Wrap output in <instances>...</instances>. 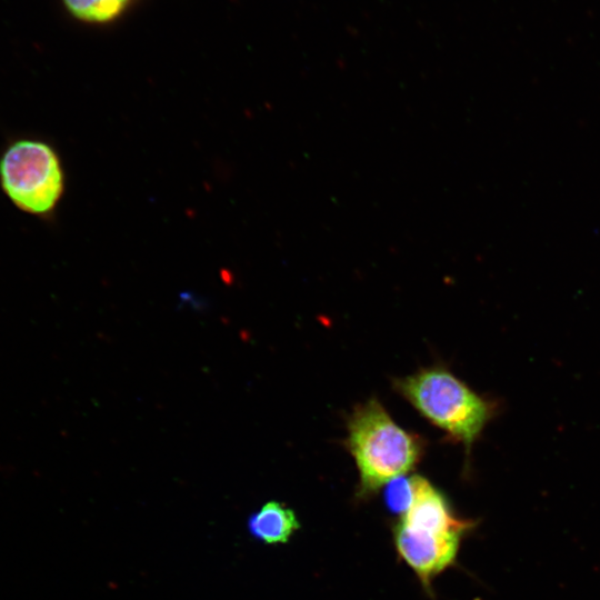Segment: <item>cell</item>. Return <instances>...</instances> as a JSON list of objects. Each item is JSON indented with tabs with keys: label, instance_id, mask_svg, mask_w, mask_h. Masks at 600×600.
<instances>
[{
	"label": "cell",
	"instance_id": "obj_1",
	"mask_svg": "<svg viewBox=\"0 0 600 600\" xmlns=\"http://www.w3.org/2000/svg\"><path fill=\"white\" fill-rule=\"evenodd\" d=\"M347 447L359 470L362 492L408 473L421 456V440L399 427L374 399L358 406L348 422Z\"/></svg>",
	"mask_w": 600,
	"mask_h": 600
},
{
	"label": "cell",
	"instance_id": "obj_2",
	"mask_svg": "<svg viewBox=\"0 0 600 600\" xmlns=\"http://www.w3.org/2000/svg\"><path fill=\"white\" fill-rule=\"evenodd\" d=\"M396 389L427 419L470 451L496 404L472 391L442 367H431L399 379Z\"/></svg>",
	"mask_w": 600,
	"mask_h": 600
},
{
	"label": "cell",
	"instance_id": "obj_3",
	"mask_svg": "<svg viewBox=\"0 0 600 600\" xmlns=\"http://www.w3.org/2000/svg\"><path fill=\"white\" fill-rule=\"evenodd\" d=\"M0 187L20 211L36 217L50 214L64 190L58 153L37 138L12 140L0 154Z\"/></svg>",
	"mask_w": 600,
	"mask_h": 600
},
{
	"label": "cell",
	"instance_id": "obj_4",
	"mask_svg": "<svg viewBox=\"0 0 600 600\" xmlns=\"http://www.w3.org/2000/svg\"><path fill=\"white\" fill-rule=\"evenodd\" d=\"M462 534L399 521L394 528V542L399 556L428 587L433 577L454 561Z\"/></svg>",
	"mask_w": 600,
	"mask_h": 600
},
{
	"label": "cell",
	"instance_id": "obj_5",
	"mask_svg": "<svg viewBox=\"0 0 600 600\" xmlns=\"http://www.w3.org/2000/svg\"><path fill=\"white\" fill-rule=\"evenodd\" d=\"M251 534L269 544L284 543L299 529L294 512L283 503L270 501L248 522Z\"/></svg>",
	"mask_w": 600,
	"mask_h": 600
},
{
	"label": "cell",
	"instance_id": "obj_6",
	"mask_svg": "<svg viewBox=\"0 0 600 600\" xmlns=\"http://www.w3.org/2000/svg\"><path fill=\"white\" fill-rule=\"evenodd\" d=\"M67 11L87 23H109L127 11L132 0H62Z\"/></svg>",
	"mask_w": 600,
	"mask_h": 600
},
{
	"label": "cell",
	"instance_id": "obj_7",
	"mask_svg": "<svg viewBox=\"0 0 600 600\" xmlns=\"http://www.w3.org/2000/svg\"><path fill=\"white\" fill-rule=\"evenodd\" d=\"M387 491L388 506L397 512L403 513L411 503L413 489L411 478H397L392 480Z\"/></svg>",
	"mask_w": 600,
	"mask_h": 600
}]
</instances>
